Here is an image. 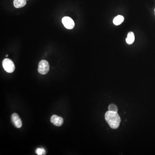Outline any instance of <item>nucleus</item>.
<instances>
[{"mask_svg":"<svg viewBox=\"0 0 155 155\" xmlns=\"http://www.w3.org/2000/svg\"><path fill=\"white\" fill-rule=\"evenodd\" d=\"M134 40H135V36L134 33L132 32H129L126 39V42L128 44H131L133 43Z\"/></svg>","mask_w":155,"mask_h":155,"instance_id":"nucleus-9","label":"nucleus"},{"mask_svg":"<svg viewBox=\"0 0 155 155\" xmlns=\"http://www.w3.org/2000/svg\"><path fill=\"white\" fill-rule=\"evenodd\" d=\"M105 118L110 128L116 129L119 127L121 122V118L116 112L109 111L106 112Z\"/></svg>","mask_w":155,"mask_h":155,"instance_id":"nucleus-1","label":"nucleus"},{"mask_svg":"<svg viewBox=\"0 0 155 155\" xmlns=\"http://www.w3.org/2000/svg\"><path fill=\"white\" fill-rule=\"evenodd\" d=\"M51 121L55 126H60L64 123V119L61 117L54 115L51 116Z\"/></svg>","mask_w":155,"mask_h":155,"instance_id":"nucleus-6","label":"nucleus"},{"mask_svg":"<svg viewBox=\"0 0 155 155\" xmlns=\"http://www.w3.org/2000/svg\"><path fill=\"white\" fill-rule=\"evenodd\" d=\"M2 66L5 71L8 73H12L15 69V65L12 60L6 58L3 60Z\"/></svg>","mask_w":155,"mask_h":155,"instance_id":"nucleus-2","label":"nucleus"},{"mask_svg":"<svg viewBox=\"0 0 155 155\" xmlns=\"http://www.w3.org/2000/svg\"><path fill=\"white\" fill-rule=\"evenodd\" d=\"M50 66L48 61L46 60H42L39 64L38 72L42 75H45L48 73L49 71Z\"/></svg>","mask_w":155,"mask_h":155,"instance_id":"nucleus-3","label":"nucleus"},{"mask_svg":"<svg viewBox=\"0 0 155 155\" xmlns=\"http://www.w3.org/2000/svg\"><path fill=\"white\" fill-rule=\"evenodd\" d=\"M11 121L15 127L18 129L21 128L22 126V122L18 115L16 113L11 116Z\"/></svg>","mask_w":155,"mask_h":155,"instance_id":"nucleus-5","label":"nucleus"},{"mask_svg":"<svg viewBox=\"0 0 155 155\" xmlns=\"http://www.w3.org/2000/svg\"><path fill=\"white\" fill-rule=\"evenodd\" d=\"M26 4V0H14L13 5L17 8H23Z\"/></svg>","mask_w":155,"mask_h":155,"instance_id":"nucleus-7","label":"nucleus"},{"mask_svg":"<svg viewBox=\"0 0 155 155\" xmlns=\"http://www.w3.org/2000/svg\"><path fill=\"white\" fill-rule=\"evenodd\" d=\"M124 20V17L121 15H118L115 17L113 20V23L116 26L119 25L123 22Z\"/></svg>","mask_w":155,"mask_h":155,"instance_id":"nucleus-8","label":"nucleus"},{"mask_svg":"<svg viewBox=\"0 0 155 155\" xmlns=\"http://www.w3.org/2000/svg\"><path fill=\"white\" fill-rule=\"evenodd\" d=\"M8 54H7V55H6V57H8Z\"/></svg>","mask_w":155,"mask_h":155,"instance_id":"nucleus-12","label":"nucleus"},{"mask_svg":"<svg viewBox=\"0 0 155 155\" xmlns=\"http://www.w3.org/2000/svg\"><path fill=\"white\" fill-rule=\"evenodd\" d=\"M36 153L38 155H45L46 151L44 149L38 148L36 149Z\"/></svg>","mask_w":155,"mask_h":155,"instance_id":"nucleus-11","label":"nucleus"},{"mask_svg":"<svg viewBox=\"0 0 155 155\" xmlns=\"http://www.w3.org/2000/svg\"><path fill=\"white\" fill-rule=\"evenodd\" d=\"M62 22L64 26L67 29H72L75 27L74 21L69 17H64L62 19Z\"/></svg>","mask_w":155,"mask_h":155,"instance_id":"nucleus-4","label":"nucleus"},{"mask_svg":"<svg viewBox=\"0 0 155 155\" xmlns=\"http://www.w3.org/2000/svg\"></svg>","mask_w":155,"mask_h":155,"instance_id":"nucleus-13","label":"nucleus"},{"mask_svg":"<svg viewBox=\"0 0 155 155\" xmlns=\"http://www.w3.org/2000/svg\"><path fill=\"white\" fill-rule=\"evenodd\" d=\"M108 110L109 111L116 112V113H117L118 111L117 107L116 105L114 104H111L109 106Z\"/></svg>","mask_w":155,"mask_h":155,"instance_id":"nucleus-10","label":"nucleus"}]
</instances>
